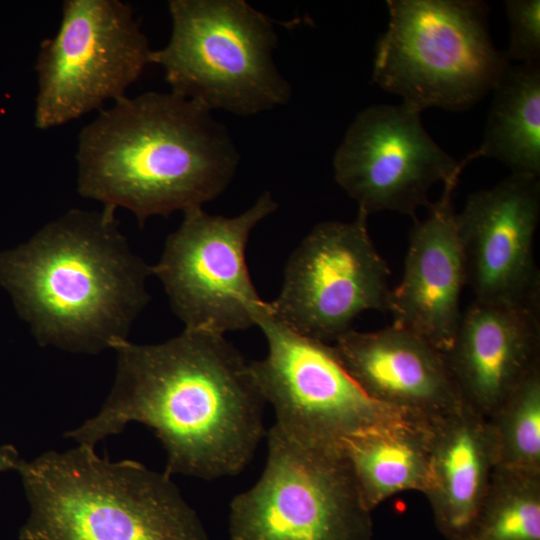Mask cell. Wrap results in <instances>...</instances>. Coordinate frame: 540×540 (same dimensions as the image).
Masks as SVG:
<instances>
[{
  "label": "cell",
  "instance_id": "cell-6",
  "mask_svg": "<svg viewBox=\"0 0 540 540\" xmlns=\"http://www.w3.org/2000/svg\"><path fill=\"white\" fill-rule=\"evenodd\" d=\"M168 43L152 50L171 91L208 110L252 116L285 105L273 22L244 0H170Z\"/></svg>",
  "mask_w": 540,
  "mask_h": 540
},
{
  "label": "cell",
  "instance_id": "cell-2",
  "mask_svg": "<svg viewBox=\"0 0 540 540\" xmlns=\"http://www.w3.org/2000/svg\"><path fill=\"white\" fill-rule=\"evenodd\" d=\"M77 191L102 207L152 216L202 207L230 184L239 154L202 105L170 92L124 96L79 135Z\"/></svg>",
  "mask_w": 540,
  "mask_h": 540
},
{
  "label": "cell",
  "instance_id": "cell-21",
  "mask_svg": "<svg viewBox=\"0 0 540 540\" xmlns=\"http://www.w3.org/2000/svg\"><path fill=\"white\" fill-rule=\"evenodd\" d=\"M486 420L496 466L540 472V370Z\"/></svg>",
  "mask_w": 540,
  "mask_h": 540
},
{
  "label": "cell",
  "instance_id": "cell-23",
  "mask_svg": "<svg viewBox=\"0 0 540 540\" xmlns=\"http://www.w3.org/2000/svg\"><path fill=\"white\" fill-rule=\"evenodd\" d=\"M21 461L19 453L14 446H0V473L17 470Z\"/></svg>",
  "mask_w": 540,
  "mask_h": 540
},
{
  "label": "cell",
  "instance_id": "cell-10",
  "mask_svg": "<svg viewBox=\"0 0 540 540\" xmlns=\"http://www.w3.org/2000/svg\"><path fill=\"white\" fill-rule=\"evenodd\" d=\"M277 206L271 193L264 192L233 217L211 215L202 207L183 212L152 275L161 281L185 329L224 335L257 326L268 302L252 282L246 247L252 230Z\"/></svg>",
  "mask_w": 540,
  "mask_h": 540
},
{
  "label": "cell",
  "instance_id": "cell-12",
  "mask_svg": "<svg viewBox=\"0 0 540 540\" xmlns=\"http://www.w3.org/2000/svg\"><path fill=\"white\" fill-rule=\"evenodd\" d=\"M472 159L457 162L428 134L421 112L401 103L361 110L333 158L339 186L368 216L394 211L416 217L430 189L460 176Z\"/></svg>",
  "mask_w": 540,
  "mask_h": 540
},
{
  "label": "cell",
  "instance_id": "cell-19",
  "mask_svg": "<svg viewBox=\"0 0 540 540\" xmlns=\"http://www.w3.org/2000/svg\"><path fill=\"white\" fill-rule=\"evenodd\" d=\"M492 92L483 139L472 158H493L512 173L539 177L540 63L509 64Z\"/></svg>",
  "mask_w": 540,
  "mask_h": 540
},
{
  "label": "cell",
  "instance_id": "cell-7",
  "mask_svg": "<svg viewBox=\"0 0 540 540\" xmlns=\"http://www.w3.org/2000/svg\"><path fill=\"white\" fill-rule=\"evenodd\" d=\"M258 481L229 509V540H371L363 502L340 448L294 442L273 426Z\"/></svg>",
  "mask_w": 540,
  "mask_h": 540
},
{
  "label": "cell",
  "instance_id": "cell-13",
  "mask_svg": "<svg viewBox=\"0 0 540 540\" xmlns=\"http://www.w3.org/2000/svg\"><path fill=\"white\" fill-rule=\"evenodd\" d=\"M539 218L536 176L511 173L467 198L456 224L473 300L540 307L534 255Z\"/></svg>",
  "mask_w": 540,
  "mask_h": 540
},
{
  "label": "cell",
  "instance_id": "cell-11",
  "mask_svg": "<svg viewBox=\"0 0 540 540\" xmlns=\"http://www.w3.org/2000/svg\"><path fill=\"white\" fill-rule=\"evenodd\" d=\"M368 215L318 223L290 255L270 314L299 334L335 341L370 310L389 312L390 270L373 243Z\"/></svg>",
  "mask_w": 540,
  "mask_h": 540
},
{
  "label": "cell",
  "instance_id": "cell-4",
  "mask_svg": "<svg viewBox=\"0 0 540 540\" xmlns=\"http://www.w3.org/2000/svg\"><path fill=\"white\" fill-rule=\"evenodd\" d=\"M16 471L29 504L20 540H208L171 476L140 462L78 444L22 460Z\"/></svg>",
  "mask_w": 540,
  "mask_h": 540
},
{
  "label": "cell",
  "instance_id": "cell-5",
  "mask_svg": "<svg viewBox=\"0 0 540 540\" xmlns=\"http://www.w3.org/2000/svg\"><path fill=\"white\" fill-rule=\"evenodd\" d=\"M372 81L402 103L463 111L492 92L510 64L493 44L479 0H388Z\"/></svg>",
  "mask_w": 540,
  "mask_h": 540
},
{
  "label": "cell",
  "instance_id": "cell-8",
  "mask_svg": "<svg viewBox=\"0 0 540 540\" xmlns=\"http://www.w3.org/2000/svg\"><path fill=\"white\" fill-rule=\"evenodd\" d=\"M152 49L130 5L120 0H66L57 32L36 58L34 124L47 130L126 96Z\"/></svg>",
  "mask_w": 540,
  "mask_h": 540
},
{
  "label": "cell",
  "instance_id": "cell-17",
  "mask_svg": "<svg viewBox=\"0 0 540 540\" xmlns=\"http://www.w3.org/2000/svg\"><path fill=\"white\" fill-rule=\"evenodd\" d=\"M428 427L422 493L439 532L447 540H464L496 466L487 420L462 403Z\"/></svg>",
  "mask_w": 540,
  "mask_h": 540
},
{
  "label": "cell",
  "instance_id": "cell-18",
  "mask_svg": "<svg viewBox=\"0 0 540 540\" xmlns=\"http://www.w3.org/2000/svg\"><path fill=\"white\" fill-rule=\"evenodd\" d=\"M428 425L403 420L373 427L342 442V452L370 511L397 493L423 491L428 465Z\"/></svg>",
  "mask_w": 540,
  "mask_h": 540
},
{
  "label": "cell",
  "instance_id": "cell-14",
  "mask_svg": "<svg viewBox=\"0 0 540 540\" xmlns=\"http://www.w3.org/2000/svg\"><path fill=\"white\" fill-rule=\"evenodd\" d=\"M459 176L443 184L441 196L427 206L409 234L404 271L391 288L393 323L445 353L454 340L462 311L460 296L466 270L456 224L453 194Z\"/></svg>",
  "mask_w": 540,
  "mask_h": 540
},
{
  "label": "cell",
  "instance_id": "cell-22",
  "mask_svg": "<svg viewBox=\"0 0 540 540\" xmlns=\"http://www.w3.org/2000/svg\"><path fill=\"white\" fill-rule=\"evenodd\" d=\"M505 7L509 22L507 59L540 63V1L506 0Z\"/></svg>",
  "mask_w": 540,
  "mask_h": 540
},
{
  "label": "cell",
  "instance_id": "cell-1",
  "mask_svg": "<svg viewBox=\"0 0 540 540\" xmlns=\"http://www.w3.org/2000/svg\"><path fill=\"white\" fill-rule=\"evenodd\" d=\"M113 387L100 411L66 438L95 447L132 422L151 428L169 476H232L266 436V405L250 362L222 334L185 329L157 344L118 341Z\"/></svg>",
  "mask_w": 540,
  "mask_h": 540
},
{
  "label": "cell",
  "instance_id": "cell-20",
  "mask_svg": "<svg viewBox=\"0 0 540 540\" xmlns=\"http://www.w3.org/2000/svg\"><path fill=\"white\" fill-rule=\"evenodd\" d=\"M464 540H540V472L496 466Z\"/></svg>",
  "mask_w": 540,
  "mask_h": 540
},
{
  "label": "cell",
  "instance_id": "cell-9",
  "mask_svg": "<svg viewBox=\"0 0 540 540\" xmlns=\"http://www.w3.org/2000/svg\"><path fill=\"white\" fill-rule=\"evenodd\" d=\"M257 326L267 354L250 362L256 385L275 412L272 425L310 447L341 448L373 427L415 420L370 398L342 365L333 347L274 318L267 306ZM418 421V420H415Z\"/></svg>",
  "mask_w": 540,
  "mask_h": 540
},
{
  "label": "cell",
  "instance_id": "cell-15",
  "mask_svg": "<svg viewBox=\"0 0 540 540\" xmlns=\"http://www.w3.org/2000/svg\"><path fill=\"white\" fill-rule=\"evenodd\" d=\"M444 356L462 403L487 419L540 370V307L473 300Z\"/></svg>",
  "mask_w": 540,
  "mask_h": 540
},
{
  "label": "cell",
  "instance_id": "cell-16",
  "mask_svg": "<svg viewBox=\"0 0 540 540\" xmlns=\"http://www.w3.org/2000/svg\"><path fill=\"white\" fill-rule=\"evenodd\" d=\"M334 342L344 368L380 404L426 423L462 405L444 353L407 329H352Z\"/></svg>",
  "mask_w": 540,
  "mask_h": 540
},
{
  "label": "cell",
  "instance_id": "cell-3",
  "mask_svg": "<svg viewBox=\"0 0 540 540\" xmlns=\"http://www.w3.org/2000/svg\"><path fill=\"white\" fill-rule=\"evenodd\" d=\"M148 265L115 210L70 209L0 251V287L39 345L96 354L127 339L150 300Z\"/></svg>",
  "mask_w": 540,
  "mask_h": 540
}]
</instances>
